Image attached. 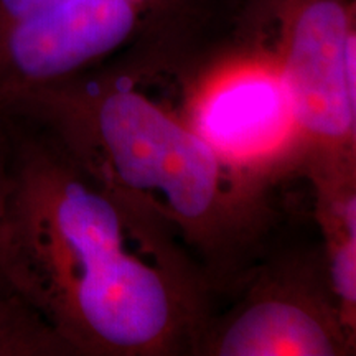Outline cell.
<instances>
[{
    "label": "cell",
    "mask_w": 356,
    "mask_h": 356,
    "mask_svg": "<svg viewBox=\"0 0 356 356\" xmlns=\"http://www.w3.org/2000/svg\"><path fill=\"white\" fill-rule=\"evenodd\" d=\"M274 61L304 140L305 163L356 160V35L350 7L343 0H299L289 12Z\"/></svg>",
    "instance_id": "cell-5"
},
{
    "label": "cell",
    "mask_w": 356,
    "mask_h": 356,
    "mask_svg": "<svg viewBox=\"0 0 356 356\" xmlns=\"http://www.w3.org/2000/svg\"><path fill=\"white\" fill-rule=\"evenodd\" d=\"M0 269L74 356L193 355L215 302L165 222L8 113H0Z\"/></svg>",
    "instance_id": "cell-1"
},
{
    "label": "cell",
    "mask_w": 356,
    "mask_h": 356,
    "mask_svg": "<svg viewBox=\"0 0 356 356\" xmlns=\"http://www.w3.org/2000/svg\"><path fill=\"white\" fill-rule=\"evenodd\" d=\"M144 73L89 71L0 104L51 134L101 181L165 222L226 292L252 266L270 221L267 188L226 163L178 101ZM177 97V96H175Z\"/></svg>",
    "instance_id": "cell-2"
},
{
    "label": "cell",
    "mask_w": 356,
    "mask_h": 356,
    "mask_svg": "<svg viewBox=\"0 0 356 356\" xmlns=\"http://www.w3.org/2000/svg\"><path fill=\"white\" fill-rule=\"evenodd\" d=\"M302 173L315 190V216L333 299L356 335V160H312Z\"/></svg>",
    "instance_id": "cell-6"
},
{
    "label": "cell",
    "mask_w": 356,
    "mask_h": 356,
    "mask_svg": "<svg viewBox=\"0 0 356 356\" xmlns=\"http://www.w3.org/2000/svg\"><path fill=\"white\" fill-rule=\"evenodd\" d=\"M181 113L216 154L269 188L302 172L305 145L274 60L226 65L184 86Z\"/></svg>",
    "instance_id": "cell-4"
},
{
    "label": "cell",
    "mask_w": 356,
    "mask_h": 356,
    "mask_svg": "<svg viewBox=\"0 0 356 356\" xmlns=\"http://www.w3.org/2000/svg\"><path fill=\"white\" fill-rule=\"evenodd\" d=\"M0 356H74L0 269Z\"/></svg>",
    "instance_id": "cell-7"
},
{
    "label": "cell",
    "mask_w": 356,
    "mask_h": 356,
    "mask_svg": "<svg viewBox=\"0 0 356 356\" xmlns=\"http://www.w3.org/2000/svg\"><path fill=\"white\" fill-rule=\"evenodd\" d=\"M226 292L236 300L211 309L197 356H348L356 335L341 318L323 256H292L249 267Z\"/></svg>",
    "instance_id": "cell-3"
}]
</instances>
